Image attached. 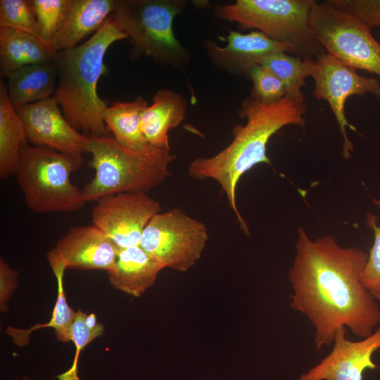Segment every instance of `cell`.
Masks as SVG:
<instances>
[{
    "label": "cell",
    "instance_id": "6da1fadb",
    "mask_svg": "<svg viewBox=\"0 0 380 380\" xmlns=\"http://www.w3.org/2000/svg\"><path fill=\"white\" fill-rule=\"evenodd\" d=\"M368 256L359 248L339 246L331 235L313 241L299 227L289 271L290 307L312 325L316 350L333 344L341 327L365 338L379 326V306L361 280Z\"/></svg>",
    "mask_w": 380,
    "mask_h": 380
},
{
    "label": "cell",
    "instance_id": "7a4b0ae2",
    "mask_svg": "<svg viewBox=\"0 0 380 380\" xmlns=\"http://www.w3.org/2000/svg\"><path fill=\"white\" fill-rule=\"evenodd\" d=\"M307 110L301 91L287 94L282 99L271 103L257 101L250 96L241 103L239 116L246 119L245 125L233 129L232 142L211 157H198L191 162L188 174L191 178L213 179L220 185L229 205L236 215L240 228L249 234L246 222L236 205V189L241 176L259 163L271 165L266 153L270 137L288 125L303 127V115Z\"/></svg>",
    "mask_w": 380,
    "mask_h": 380
},
{
    "label": "cell",
    "instance_id": "3957f363",
    "mask_svg": "<svg viewBox=\"0 0 380 380\" xmlns=\"http://www.w3.org/2000/svg\"><path fill=\"white\" fill-rule=\"evenodd\" d=\"M126 38L111 14L85 42L57 52L58 84L53 96L69 123L87 136H107L103 115L108 106L99 97L97 85L107 72L108 49Z\"/></svg>",
    "mask_w": 380,
    "mask_h": 380
},
{
    "label": "cell",
    "instance_id": "277c9868",
    "mask_svg": "<svg viewBox=\"0 0 380 380\" xmlns=\"http://www.w3.org/2000/svg\"><path fill=\"white\" fill-rule=\"evenodd\" d=\"M87 152L95 175L82 189L86 202L118 193H147L170 176L169 166L177 158L149 144L129 148L107 136H89Z\"/></svg>",
    "mask_w": 380,
    "mask_h": 380
},
{
    "label": "cell",
    "instance_id": "5b68a950",
    "mask_svg": "<svg viewBox=\"0 0 380 380\" xmlns=\"http://www.w3.org/2000/svg\"><path fill=\"white\" fill-rule=\"evenodd\" d=\"M82 163V156L23 144L15 176L27 207L36 213H68L82 208L86 203L82 189L70 181V175Z\"/></svg>",
    "mask_w": 380,
    "mask_h": 380
},
{
    "label": "cell",
    "instance_id": "8992f818",
    "mask_svg": "<svg viewBox=\"0 0 380 380\" xmlns=\"http://www.w3.org/2000/svg\"><path fill=\"white\" fill-rule=\"evenodd\" d=\"M314 0H237L217 4L215 15L236 23L242 29H256L289 46L303 59H315L326 52L310 23Z\"/></svg>",
    "mask_w": 380,
    "mask_h": 380
},
{
    "label": "cell",
    "instance_id": "52a82bcc",
    "mask_svg": "<svg viewBox=\"0 0 380 380\" xmlns=\"http://www.w3.org/2000/svg\"><path fill=\"white\" fill-rule=\"evenodd\" d=\"M186 4L183 0H116L112 15L132 45L131 58L148 57L177 69L188 65L191 55L173 30L174 19Z\"/></svg>",
    "mask_w": 380,
    "mask_h": 380
},
{
    "label": "cell",
    "instance_id": "ba28073f",
    "mask_svg": "<svg viewBox=\"0 0 380 380\" xmlns=\"http://www.w3.org/2000/svg\"><path fill=\"white\" fill-rule=\"evenodd\" d=\"M310 23L327 53L355 70H364L380 77V50L372 29L338 0L316 1Z\"/></svg>",
    "mask_w": 380,
    "mask_h": 380
},
{
    "label": "cell",
    "instance_id": "9c48e42d",
    "mask_svg": "<svg viewBox=\"0 0 380 380\" xmlns=\"http://www.w3.org/2000/svg\"><path fill=\"white\" fill-rule=\"evenodd\" d=\"M208 239V229L202 222L175 208L152 217L139 246L165 267L185 272L199 260Z\"/></svg>",
    "mask_w": 380,
    "mask_h": 380
},
{
    "label": "cell",
    "instance_id": "30bf717a",
    "mask_svg": "<svg viewBox=\"0 0 380 380\" xmlns=\"http://www.w3.org/2000/svg\"><path fill=\"white\" fill-rule=\"evenodd\" d=\"M311 77L315 81L313 96L327 101L336 118L343 137L342 154L348 159L354 149L346 127L356 131L345 114L346 100L353 95L371 94L380 99V82L374 77L359 75L334 55L324 52L312 60Z\"/></svg>",
    "mask_w": 380,
    "mask_h": 380
},
{
    "label": "cell",
    "instance_id": "8fae6325",
    "mask_svg": "<svg viewBox=\"0 0 380 380\" xmlns=\"http://www.w3.org/2000/svg\"><path fill=\"white\" fill-rule=\"evenodd\" d=\"M91 220L119 248L139 246L142 233L152 217L160 213L158 201L146 192H122L96 201Z\"/></svg>",
    "mask_w": 380,
    "mask_h": 380
},
{
    "label": "cell",
    "instance_id": "7c38bea8",
    "mask_svg": "<svg viewBox=\"0 0 380 380\" xmlns=\"http://www.w3.org/2000/svg\"><path fill=\"white\" fill-rule=\"evenodd\" d=\"M53 96L15 108L32 145L75 156L87 152L89 136L77 131L66 120Z\"/></svg>",
    "mask_w": 380,
    "mask_h": 380
},
{
    "label": "cell",
    "instance_id": "4fadbf2b",
    "mask_svg": "<svg viewBox=\"0 0 380 380\" xmlns=\"http://www.w3.org/2000/svg\"><path fill=\"white\" fill-rule=\"evenodd\" d=\"M119 248L94 224L75 226L47 253L53 272L67 268L109 270Z\"/></svg>",
    "mask_w": 380,
    "mask_h": 380
},
{
    "label": "cell",
    "instance_id": "5bb4252c",
    "mask_svg": "<svg viewBox=\"0 0 380 380\" xmlns=\"http://www.w3.org/2000/svg\"><path fill=\"white\" fill-rule=\"evenodd\" d=\"M346 334V328H339L331 351L298 380H362L366 369H375L372 357L380 348V325L360 341H350Z\"/></svg>",
    "mask_w": 380,
    "mask_h": 380
},
{
    "label": "cell",
    "instance_id": "9a60e30c",
    "mask_svg": "<svg viewBox=\"0 0 380 380\" xmlns=\"http://www.w3.org/2000/svg\"><path fill=\"white\" fill-rule=\"evenodd\" d=\"M226 40L224 46H220L212 40L205 41L204 48L214 65L235 76L247 78L253 67L261 65L263 60L273 53H292L289 46L276 42L258 30L247 34L229 30Z\"/></svg>",
    "mask_w": 380,
    "mask_h": 380
},
{
    "label": "cell",
    "instance_id": "2e32d148",
    "mask_svg": "<svg viewBox=\"0 0 380 380\" xmlns=\"http://www.w3.org/2000/svg\"><path fill=\"white\" fill-rule=\"evenodd\" d=\"M165 267L140 246L119 249L115 262L107 271L114 289L139 297L155 282Z\"/></svg>",
    "mask_w": 380,
    "mask_h": 380
},
{
    "label": "cell",
    "instance_id": "e0dca14e",
    "mask_svg": "<svg viewBox=\"0 0 380 380\" xmlns=\"http://www.w3.org/2000/svg\"><path fill=\"white\" fill-rule=\"evenodd\" d=\"M116 0H71L62 26L51 42L56 52L78 45L113 13Z\"/></svg>",
    "mask_w": 380,
    "mask_h": 380
},
{
    "label": "cell",
    "instance_id": "ac0fdd59",
    "mask_svg": "<svg viewBox=\"0 0 380 380\" xmlns=\"http://www.w3.org/2000/svg\"><path fill=\"white\" fill-rule=\"evenodd\" d=\"M186 107V101L180 94L158 89L154 94L152 105L141 115V129L147 143L170 151L168 132L182 122Z\"/></svg>",
    "mask_w": 380,
    "mask_h": 380
},
{
    "label": "cell",
    "instance_id": "d6986e66",
    "mask_svg": "<svg viewBox=\"0 0 380 380\" xmlns=\"http://www.w3.org/2000/svg\"><path fill=\"white\" fill-rule=\"evenodd\" d=\"M57 52L37 37L7 27H0V74L6 77L21 67L56 61Z\"/></svg>",
    "mask_w": 380,
    "mask_h": 380
},
{
    "label": "cell",
    "instance_id": "ffe728a7",
    "mask_svg": "<svg viewBox=\"0 0 380 380\" xmlns=\"http://www.w3.org/2000/svg\"><path fill=\"white\" fill-rule=\"evenodd\" d=\"M57 76L56 61L25 65L12 71L6 77L12 106L15 109L53 96Z\"/></svg>",
    "mask_w": 380,
    "mask_h": 380
},
{
    "label": "cell",
    "instance_id": "44dd1931",
    "mask_svg": "<svg viewBox=\"0 0 380 380\" xmlns=\"http://www.w3.org/2000/svg\"><path fill=\"white\" fill-rule=\"evenodd\" d=\"M24 125L12 106L6 83L0 80V177L15 175L21 146L27 142Z\"/></svg>",
    "mask_w": 380,
    "mask_h": 380
},
{
    "label": "cell",
    "instance_id": "7402d4cb",
    "mask_svg": "<svg viewBox=\"0 0 380 380\" xmlns=\"http://www.w3.org/2000/svg\"><path fill=\"white\" fill-rule=\"evenodd\" d=\"M147 107V101L138 96L133 101L113 103L105 109L103 121L117 142L133 149L148 145L141 129V115Z\"/></svg>",
    "mask_w": 380,
    "mask_h": 380
},
{
    "label": "cell",
    "instance_id": "603a6c76",
    "mask_svg": "<svg viewBox=\"0 0 380 380\" xmlns=\"http://www.w3.org/2000/svg\"><path fill=\"white\" fill-rule=\"evenodd\" d=\"M65 270H59L53 272L58 284V295L52 316L49 322L36 324L27 329H20L12 327L6 328V332L11 336L17 346H25L29 341L30 334L41 328L51 327L55 329V334L58 341H70V329L76 312L71 308L66 300L63 286V279Z\"/></svg>",
    "mask_w": 380,
    "mask_h": 380
},
{
    "label": "cell",
    "instance_id": "cb8c5ba5",
    "mask_svg": "<svg viewBox=\"0 0 380 380\" xmlns=\"http://www.w3.org/2000/svg\"><path fill=\"white\" fill-rule=\"evenodd\" d=\"M313 59H303L286 51L273 53L261 65L274 74L284 84L287 94L301 92L305 79L312 74Z\"/></svg>",
    "mask_w": 380,
    "mask_h": 380
},
{
    "label": "cell",
    "instance_id": "d4e9b609",
    "mask_svg": "<svg viewBox=\"0 0 380 380\" xmlns=\"http://www.w3.org/2000/svg\"><path fill=\"white\" fill-rule=\"evenodd\" d=\"M36 15L39 39L51 46L67 15L71 0H31Z\"/></svg>",
    "mask_w": 380,
    "mask_h": 380
},
{
    "label": "cell",
    "instance_id": "484cf974",
    "mask_svg": "<svg viewBox=\"0 0 380 380\" xmlns=\"http://www.w3.org/2000/svg\"><path fill=\"white\" fill-rule=\"evenodd\" d=\"M0 27L21 30L39 38L32 1L1 0Z\"/></svg>",
    "mask_w": 380,
    "mask_h": 380
},
{
    "label": "cell",
    "instance_id": "4316f807",
    "mask_svg": "<svg viewBox=\"0 0 380 380\" xmlns=\"http://www.w3.org/2000/svg\"><path fill=\"white\" fill-rule=\"evenodd\" d=\"M253 84L248 96L265 103L277 102L287 94L283 82L271 71L258 65L253 67L247 77Z\"/></svg>",
    "mask_w": 380,
    "mask_h": 380
},
{
    "label": "cell",
    "instance_id": "83f0119b",
    "mask_svg": "<svg viewBox=\"0 0 380 380\" xmlns=\"http://www.w3.org/2000/svg\"><path fill=\"white\" fill-rule=\"evenodd\" d=\"M373 203L380 208V199H373ZM374 217L368 214L367 222L374 231V240L361 280L374 299L380 303V227L376 225Z\"/></svg>",
    "mask_w": 380,
    "mask_h": 380
},
{
    "label": "cell",
    "instance_id": "f1b7e54d",
    "mask_svg": "<svg viewBox=\"0 0 380 380\" xmlns=\"http://www.w3.org/2000/svg\"><path fill=\"white\" fill-rule=\"evenodd\" d=\"M87 313L78 310L70 329V341L75 343L76 353L72 367L58 376V380H80L77 376V360L80 353L94 339L104 332L103 324L98 327H89L85 321Z\"/></svg>",
    "mask_w": 380,
    "mask_h": 380
},
{
    "label": "cell",
    "instance_id": "f546056e",
    "mask_svg": "<svg viewBox=\"0 0 380 380\" xmlns=\"http://www.w3.org/2000/svg\"><path fill=\"white\" fill-rule=\"evenodd\" d=\"M366 26L380 27V0H338Z\"/></svg>",
    "mask_w": 380,
    "mask_h": 380
},
{
    "label": "cell",
    "instance_id": "4dcf8cb0",
    "mask_svg": "<svg viewBox=\"0 0 380 380\" xmlns=\"http://www.w3.org/2000/svg\"><path fill=\"white\" fill-rule=\"evenodd\" d=\"M18 272L0 259V307L1 311L8 310L7 302L18 287Z\"/></svg>",
    "mask_w": 380,
    "mask_h": 380
},
{
    "label": "cell",
    "instance_id": "1f68e13d",
    "mask_svg": "<svg viewBox=\"0 0 380 380\" xmlns=\"http://www.w3.org/2000/svg\"><path fill=\"white\" fill-rule=\"evenodd\" d=\"M378 46H379V50H380V43H379V45H378Z\"/></svg>",
    "mask_w": 380,
    "mask_h": 380
}]
</instances>
